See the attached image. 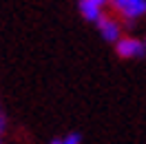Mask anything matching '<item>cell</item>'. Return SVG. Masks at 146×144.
<instances>
[{
  "instance_id": "6da1fadb",
  "label": "cell",
  "mask_w": 146,
  "mask_h": 144,
  "mask_svg": "<svg viewBox=\"0 0 146 144\" xmlns=\"http://www.w3.org/2000/svg\"><path fill=\"white\" fill-rule=\"evenodd\" d=\"M115 51H117L119 58H142L146 53V45L142 40H137V38L126 36L115 42Z\"/></svg>"
},
{
  "instance_id": "7a4b0ae2",
  "label": "cell",
  "mask_w": 146,
  "mask_h": 144,
  "mask_svg": "<svg viewBox=\"0 0 146 144\" xmlns=\"http://www.w3.org/2000/svg\"><path fill=\"white\" fill-rule=\"evenodd\" d=\"M111 2L119 16H124L128 20L142 18L146 13V0H111Z\"/></svg>"
},
{
  "instance_id": "3957f363",
  "label": "cell",
  "mask_w": 146,
  "mask_h": 144,
  "mask_svg": "<svg viewBox=\"0 0 146 144\" xmlns=\"http://www.w3.org/2000/svg\"><path fill=\"white\" fill-rule=\"evenodd\" d=\"M98 29H100L102 38H104L106 42H113V45H115L119 38H122V27H119L117 20H113V18L102 16V18L98 20Z\"/></svg>"
},
{
  "instance_id": "277c9868",
  "label": "cell",
  "mask_w": 146,
  "mask_h": 144,
  "mask_svg": "<svg viewBox=\"0 0 146 144\" xmlns=\"http://www.w3.org/2000/svg\"><path fill=\"white\" fill-rule=\"evenodd\" d=\"M80 13H82V18L89 20V22H98V20L102 18V7H98L91 0H80Z\"/></svg>"
},
{
  "instance_id": "5b68a950",
  "label": "cell",
  "mask_w": 146,
  "mask_h": 144,
  "mask_svg": "<svg viewBox=\"0 0 146 144\" xmlns=\"http://www.w3.org/2000/svg\"><path fill=\"white\" fill-rule=\"evenodd\" d=\"M82 142V137H80V133H69L66 137L62 140V144H80Z\"/></svg>"
},
{
  "instance_id": "8992f818",
  "label": "cell",
  "mask_w": 146,
  "mask_h": 144,
  "mask_svg": "<svg viewBox=\"0 0 146 144\" xmlns=\"http://www.w3.org/2000/svg\"><path fill=\"white\" fill-rule=\"evenodd\" d=\"M5 126H7V120H5V113H2V109H0V133L5 131Z\"/></svg>"
},
{
  "instance_id": "52a82bcc",
  "label": "cell",
  "mask_w": 146,
  "mask_h": 144,
  "mask_svg": "<svg viewBox=\"0 0 146 144\" xmlns=\"http://www.w3.org/2000/svg\"><path fill=\"white\" fill-rule=\"evenodd\" d=\"M91 2H95L98 7H104V5H106V0H91Z\"/></svg>"
},
{
  "instance_id": "ba28073f",
  "label": "cell",
  "mask_w": 146,
  "mask_h": 144,
  "mask_svg": "<svg viewBox=\"0 0 146 144\" xmlns=\"http://www.w3.org/2000/svg\"><path fill=\"white\" fill-rule=\"evenodd\" d=\"M49 144H62V140H58V137H55V140H51Z\"/></svg>"
},
{
  "instance_id": "9c48e42d",
  "label": "cell",
  "mask_w": 146,
  "mask_h": 144,
  "mask_svg": "<svg viewBox=\"0 0 146 144\" xmlns=\"http://www.w3.org/2000/svg\"><path fill=\"white\" fill-rule=\"evenodd\" d=\"M144 45H146V42H144Z\"/></svg>"
}]
</instances>
